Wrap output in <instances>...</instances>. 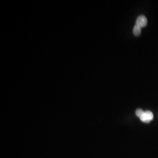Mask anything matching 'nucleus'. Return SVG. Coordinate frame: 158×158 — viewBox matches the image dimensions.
I'll return each mask as SVG.
<instances>
[{
	"label": "nucleus",
	"mask_w": 158,
	"mask_h": 158,
	"mask_svg": "<svg viewBox=\"0 0 158 158\" xmlns=\"http://www.w3.org/2000/svg\"><path fill=\"white\" fill-rule=\"evenodd\" d=\"M142 121L148 123L151 122L153 119V113L150 111H147L143 113V114L139 117Z\"/></svg>",
	"instance_id": "f257e3e1"
},
{
	"label": "nucleus",
	"mask_w": 158,
	"mask_h": 158,
	"mask_svg": "<svg viewBox=\"0 0 158 158\" xmlns=\"http://www.w3.org/2000/svg\"><path fill=\"white\" fill-rule=\"evenodd\" d=\"M133 33L135 36L140 35L141 34V28L135 24L133 29Z\"/></svg>",
	"instance_id": "7ed1b4c3"
},
{
	"label": "nucleus",
	"mask_w": 158,
	"mask_h": 158,
	"mask_svg": "<svg viewBox=\"0 0 158 158\" xmlns=\"http://www.w3.org/2000/svg\"><path fill=\"white\" fill-rule=\"evenodd\" d=\"M147 23H148V21H147V18L144 15H141L137 18L136 21V25H138L141 28H143L147 26Z\"/></svg>",
	"instance_id": "f03ea898"
},
{
	"label": "nucleus",
	"mask_w": 158,
	"mask_h": 158,
	"mask_svg": "<svg viewBox=\"0 0 158 158\" xmlns=\"http://www.w3.org/2000/svg\"><path fill=\"white\" fill-rule=\"evenodd\" d=\"M143 113H144V111H143L142 109H138V110H136V115L138 117H140Z\"/></svg>",
	"instance_id": "20e7f679"
}]
</instances>
